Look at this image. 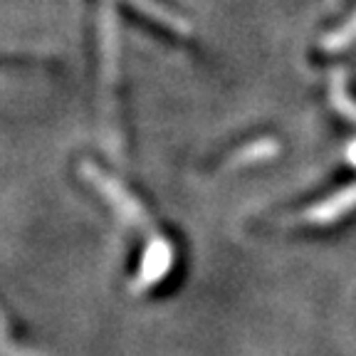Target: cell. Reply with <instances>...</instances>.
I'll use <instances>...</instances> for the list:
<instances>
[{"mask_svg":"<svg viewBox=\"0 0 356 356\" xmlns=\"http://www.w3.org/2000/svg\"><path fill=\"white\" fill-rule=\"evenodd\" d=\"M351 211H356V181L344 186L341 191H337V193H332L329 198L314 203L312 208H307L302 213V222L322 228V225H332V222L341 220Z\"/></svg>","mask_w":356,"mask_h":356,"instance_id":"cell-3","label":"cell"},{"mask_svg":"<svg viewBox=\"0 0 356 356\" xmlns=\"http://www.w3.org/2000/svg\"><path fill=\"white\" fill-rule=\"evenodd\" d=\"M173 260H176V250H173L171 240L163 238V235L149 240L144 248L139 273H136V277L131 282V295H144L159 282H163V277L171 273Z\"/></svg>","mask_w":356,"mask_h":356,"instance_id":"cell-2","label":"cell"},{"mask_svg":"<svg viewBox=\"0 0 356 356\" xmlns=\"http://www.w3.org/2000/svg\"><path fill=\"white\" fill-rule=\"evenodd\" d=\"M349 161H351V163H356V144H351V146H349Z\"/></svg>","mask_w":356,"mask_h":356,"instance_id":"cell-6","label":"cell"},{"mask_svg":"<svg viewBox=\"0 0 356 356\" xmlns=\"http://www.w3.org/2000/svg\"><path fill=\"white\" fill-rule=\"evenodd\" d=\"M82 176L89 186H95V188L104 195L106 203L117 211V216L122 218L127 225H131V228H136V230H146V233H149V240L161 235L154 228V218L149 216L144 203H141V200L136 198L119 178H114L109 171H104V168L97 166V163H92V161L82 163Z\"/></svg>","mask_w":356,"mask_h":356,"instance_id":"cell-1","label":"cell"},{"mask_svg":"<svg viewBox=\"0 0 356 356\" xmlns=\"http://www.w3.org/2000/svg\"><path fill=\"white\" fill-rule=\"evenodd\" d=\"M280 151V144L275 139H257L252 144H248L245 149L235 151L230 159V166H245V163H255V161H267L273 159L275 154Z\"/></svg>","mask_w":356,"mask_h":356,"instance_id":"cell-4","label":"cell"},{"mask_svg":"<svg viewBox=\"0 0 356 356\" xmlns=\"http://www.w3.org/2000/svg\"><path fill=\"white\" fill-rule=\"evenodd\" d=\"M332 104H334V109L339 111V114H344L351 124H356V99L349 97V92H346L341 79H337V82L332 84Z\"/></svg>","mask_w":356,"mask_h":356,"instance_id":"cell-5","label":"cell"}]
</instances>
